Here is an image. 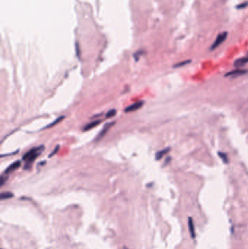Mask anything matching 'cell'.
Returning <instances> with one entry per match:
<instances>
[{"instance_id": "cell-8", "label": "cell", "mask_w": 248, "mask_h": 249, "mask_svg": "<svg viewBox=\"0 0 248 249\" xmlns=\"http://www.w3.org/2000/svg\"><path fill=\"white\" fill-rule=\"evenodd\" d=\"M101 123V120H94V121L91 122V123H88V124H87L86 125H85V127H84L83 128V130L84 131H87V130H90V129H92V128H95V127H96L97 125H98L99 123Z\"/></svg>"}, {"instance_id": "cell-5", "label": "cell", "mask_w": 248, "mask_h": 249, "mask_svg": "<svg viewBox=\"0 0 248 249\" xmlns=\"http://www.w3.org/2000/svg\"><path fill=\"white\" fill-rule=\"evenodd\" d=\"M21 161L20 160L15 161V162H14L13 163H12L10 166H9L8 168L5 170V174H10V173L13 172L14 170L18 169V168L21 166Z\"/></svg>"}, {"instance_id": "cell-15", "label": "cell", "mask_w": 248, "mask_h": 249, "mask_svg": "<svg viewBox=\"0 0 248 249\" xmlns=\"http://www.w3.org/2000/svg\"><path fill=\"white\" fill-rule=\"evenodd\" d=\"M189 63H191V60H186V61H182V62L178 63V64H175V65L174 66V67H175V68H176V67H181V66H183L186 65V64H189Z\"/></svg>"}, {"instance_id": "cell-14", "label": "cell", "mask_w": 248, "mask_h": 249, "mask_svg": "<svg viewBox=\"0 0 248 249\" xmlns=\"http://www.w3.org/2000/svg\"><path fill=\"white\" fill-rule=\"evenodd\" d=\"M116 115V110L111 109V110H109V111H108L107 113H106V118H111V117H114Z\"/></svg>"}, {"instance_id": "cell-9", "label": "cell", "mask_w": 248, "mask_h": 249, "mask_svg": "<svg viewBox=\"0 0 248 249\" xmlns=\"http://www.w3.org/2000/svg\"><path fill=\"white\" fill-rule=\"evenodd\" d=\"M247 63L248 57L241 58H239L237 60H236L235 62H234V66H237V67H239V66H242L245 65V64H247Z\"/></svg>"}, {"instance_id": "cell-10", "label": "cell", "mask_w": 248, "mask_h": 249, "mask_svg": "<svg viewBox=\"0 0 248 249\" xmlns=\"http://www.w3.org/2000/svg\"><path fill=\"white\" fill-rule=\"evenodd\" d=\"M170 150V149L168 147V148H166V149H162V150L159 151V152H158L157 153V154H156V160H159L162 159V157H163V156L165 155L167 152H169Z\"/></svg>"}, {"instance_id": "cell-2", "label": "cell", "mask_w": 248, "mask_h": 249, "mask_svg": "<svg viewBox=\"0 0 248 249\" xmlns=\"http://www.w3.org/2000/svg\"><path fill=\"white\" fill-rule=\"evenodd\" d=\"M227 36H228V32H227V31H224V32L222 33H220V34L217 36V37H216V40H215L213 44H212V46H211L210 48L211 50H215L216 48H217L218 46H220V44H222V43L225 41L226 39Z\"/></svg>"}, {"instance_id": "cell-13", "label": "cell", "mask_w": 248, "mask_h": 249, "mask_svg": "<svg viewBox=\"0 0 248 249\" xmlns=\"http://www.w3.org/2000/svg\"><path fill=\"white\" fill-rule=\"evenodd\" d=\"M13 197V194L11 193V192H3V193H2V195H1V199H2V200L9 199L10 198V197Z\"/></svg>"}, {"instance_id": "cell-7", "label": "cell", "mask_w": 248, "mask_h": 249, "mask_svg": "<svg viewBox=\"0 0 248 249\" xmlns=\"http://www.w3.org/2000/svg\"><path fill=\"white\" fill-rule=\"evenodd\" d=\"M188 229H189V232L190 234H191V238L193 239H194L195 237H196V234H195V228H194V222H193V219L191 217L188 218Z\"/></svg>"}, {"instance_id": "cell-3", "label": "cell", "mask_w": 248, "mask_h": 249, "mask_svg": "<svg viewBox=\"0 0 248 249\" xmlns=\"http://www.w3.org/2000/svg\"><path fill=\"white\" fill-rule=\"evenodd\" d=\"M144 105V102L143 101H137L136 102V103H132V105H130V106H129V107H127V108L124 109V111H125L126 113H129V112H132V111H136V110L139 109L140 108H141L142 107V106Z\"/></svg>"}, {"instance_id": "cell-16", "label": "cell", "mask_w": 248, "mask_h": 249, "mask_svg": "<svg viewBox=\"0 0 248 249\" xmlns=\"http://www.w3.org/2000/svg\"><path fill=\"white\" fill-rule=\"evenodd\" d=\"M59 148H60V146H56V147L54 149V150L52 151V152L50 153V155H49V157H52V156H54L55 154H56V153H57L58 151L59 150Z\"/></svg>"}, {"instance_id": "cell-18", "label": "cell", "mask_w": 248, "mask_h": 249, "mask_svg": "<svg viewBox=\"0 0 248 249\" xmlns=\"http://www.w3.org/2000/svg\"><path fill=\"white\" fill-rule=\"evenodd\" d=\"M7 179L6 178H5L4 176H2V178H1V185H3L4 183H5V182L6 181Z\"/></svg>"}, {"instance_id": "cell-11", "label": "cell", "mask_w": 248, "mask_h": 249, "mask_svg": "<svg viewBox=\"0 0 248 249\" xmlns=\"http://www.w3.org/2000/svg\"><path fill=\"white\" fill-rule=\"evenodd\" d=\"M218 154L219 157H220V158L223 160V161H224L225 163H229V157H228V156H227V154H226V153L220 152H219L218 153Z\"/></svg>"}, {"instance_id": "cell-4", "label": "cell", "mask_w": 248, "mask_h": 249, "mask_svg": "<svg viewBox=\"0 0 248 249\" xmlns=\"http://www.w3.org/2000/svg\"><path fill=\"white\" fill-rule=\"evenodd\" d=\"M114 124H115V122L107 123V124H106V125L103 127V128L102 129V130L101 131V133H100L98 135V136H97V138H96V141H99V140L101 139L103 136H105V135L107 133V132H108V130H109L110 128H111V127H112Z\"/></svg>"}, {"instance_id": "cell-1", "label": "cell", "mask_w": 248, "mask_h": 249, "mask_svg": "<svg viewBox=\"0 0 248 249\" xmlns=\"http://www.w3.org/2000/svg\"><path fill=\"white\" fill-rule=\"evenodd\" d=\"M44 150V146H39V147H34L33 149H30L28 152L26 153L23 155V160L26 161V166H25V169L28 168V166L32 163L36 157L41 154V152Z\"/></svg>"}, {"instance_id": "cell-6", "label": "cell", "mask_w": 248, "mask_h": 249, "mask_svg": "<svg viewBox=\"0 0 248 249\" xmlns=\"http://www.w3.org/2000/svg\"><path fill=\"white\" fill-rule=\"evenodd\" d=\"M248 71L246 69H236V70L231 71V72H228L226 74V77H229V76H239L242 75V74H245L246 73H247Z\"/></svg>"}, {"instance_id": "cell-17", "label": "cell", "mask_w": 248, "mask_h": 249, "mask_svg": "<svg viewBox=\"0 0 248 249\" xmlns=\"http://www.w3.org/2000/svg\"><path fill=\"white\" fill-rule=\"evenodd\" d=\"M247 5H248V2H245V3H242V4H240V5H239L238 6H237V8L238 9L244 8V7H247Z\"/></svg>"}, {"instance_id": "cell-12", "label": "cell", "mask_w": 248, "mask_h": 249, "mask_svg": "<svg viewBox=\"0 0 248 249\" xmlns=\"http://www.w3.org/2000/svg\"><path fill=\"white\" fill-rule=\"evenodd\" d=\"M64 117H64V116H61V117H60L57 118V119H56V120H55V121L53 122V123H50V124L49 125H48V126L46 127L45 128H51V127L55 126V125H57L58 123H60V122H61V120H62Z\"/></svg>"}]
</instances>
